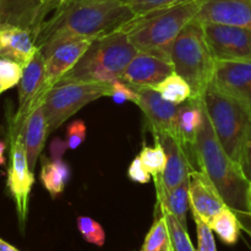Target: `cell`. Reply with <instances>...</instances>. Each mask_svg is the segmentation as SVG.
Listing matches in <instances>:
<instances>
[{
    "mask_svg": "<svg viewBox=\"0 0 251 251\" xmlns=\"http://www.w3.org/2000/svg\"><path fill=\"white\" fill-rule=\"evenodd\" d=\"M154 141H156V146H144L139 157L147 172L153 176L154 180H157L161 178L166 169L167 153L162 142L158 140H154Z\"/></svg>",
    "mask_w": 251,
    "mask_h": 251,
    "instance_id": "cell-27",
    "label": "cell"
},
{
    "mask_svg": "<svg viewBox=\"0 0 251 251\" xmlns=\"http://www.w3.org/2000/svg\"><path fill=\"white\" fill-rule=\"evenodd\" d=\"M127 1L135 14L142 15L149 11H153V10L164 9V7L173 6V5L196 1V0H127Z\"/></svg>",
    "mask_w": 251,
    "mask_h": 251,
    "instance_id": "cell-31",
    "label": "cell"
},
{
    "mask_svg": "<svg viewBox=\"0 0 251 251\" xmlns=\"http://www.w3.org/2000/svg\"><path fill=\"white\" fill-rule=\"evenodd\" d=\"M110 82L97 81H60L46 95L43 110L49 134L60 127L69 118L88 103L102 97H110Z\"/></svg>",
    "mask_w": 251,
    "mask_h": 251,
    "instance_id": "cell-7",
    "label": "cell"
},
{
    "mask_svg": "<svg viewBox=\"0 0 251 251\" xmlns=\"http://www.w3.org/2000/svg\"><path fill=\"white\" fill-rule=\"evenodd\" d=\"M171 63L174 73L190 86V98L203 100L206 90L213 82L216 59L206 41L202 22L194 19L180 32L172 48Z\"/></svg>",
    "mask_w": 251,
    "mask_h": 251,
    "instance_id": "cell-4",
    "label": "cell"
},
{
    "mask_svg": "<svg viewBox=\"0 0 251 251\" xmlns=\"http://www.w3.org/2000/svg\"><path fill=\"white\" fill-rule=\"evenodd\" d=\"M173 73L174 69L172 63L137 50L120 80L131 86L134 90L146 87L153 88Z\"/></svg>",
    "mask_w": 251,
    "mask_h": 251,
    "instance_id": "cell-14",
    "label": "cell"
},
{
    "mask_svg": "<svg viewBox=\"0 0 251 251\" xmlns=\"http://www.w3.org/2000/svg\"><path fill=\"white\" fill-rule=\"evenodd\" d=\"M226 206L220 191L207 174L201 169H194L190 173V208L193 215L199 216L210 226Z\"/></svg>",
    "mask_w": 251,
    "mask_h": 251,
    "instance_id": "cell-15",
    "label": "cell"
},
{
    "mask_svg": "<svg viewBox=\"0 0 251 251\" xmlns=\"http://www.w3.org/2000/svg\"><path fill=\"white\" fill-rule=\"evenodd\" d=\"M46 0H0V25L21 27L37 36L46 22Z\"/></svg>",
    "mask_w": 251,
    "mask_h": 251,
    "instance_id": "cell-16",
    "label": "cell"
},
{
    "mask_svg": "<svg viewBox=\"0 0 251 251\" xmlns=\"http://www.w3.org/2000/svg\"><path fill=\"white\" fill-rule=\"evenodd\" d=\"M244 229L247 230V233L250 235V239H251V226H245Z\"/></svg>",
    "mask_w": 251,
    "mask_h": 251,
    "instance_id": "cell-41",
    "label": "cell"
},
{
    "mask_svg": "<svg viewBox=\"0 0 251 251\" xmlns=\"http://www.w3.org/2000/svg\"><path fill=\"white\" fill-rule=\"evenodd\" d=\"M5 150H6V142L0 141V166H4L5 164Z\"/></svg>",
    "mask_w": 251,
    "mask_h": 251,
    "instance_id": "cell-39",
    "label": "cell"
},
{
    "mask_svg": "<svg viewBox=\"0 0 251 251\" xmlns=\"http://www.w3.org/2000/svg\"><path fill=\"white\" fill-rule=\"evenodd\" d=\"M87 135V127L83 120L76 119L69 124L66 129V142L70 150H76L83 144Z\"/></svg>",
    "mask_w": 251,
    "mask_h": 251,
    "instance_id": "cell-34",
    "label": "cell"
},
{
    "mask_svg": "<svg viewBox=\"0 0 251 251\" xmlns=\"http://www.w3.org/2000/svg\"><path fill=\"white\" fill-rule=\"evenodd\" d=\"M4 92V90H2V87H1V85H0V95H1V93Z\"/></svg>",
    "mask_w": 251,
    "mask_h": 251,
    "instance_id": "cell-42",
    "label": "cell"
},
{
    "mask_svg": "<svg viewBox=\"0 0 251 251\" xmlns=\"http://www.w3.org/2000/svg\"><path fill=\"white\" fill-rule=\"evenodd\" d=\"M203 107L217 139L228 156L239 164L245 140L251 129V117L237 100L211 83L203 95Z\"/></svg>",
    "mask_w": 251,
    "mask_h": 251,
    "instance_id": "cell-6",
    "label": "cell"
},
{
    "mask_svg": "<svg viewBox=\"0 0 251 251\" xmlns=\"http://www.w3.org/2000/svg\"><path fill=\"white\" fill-rule=\"evenodd\" d=\"M203 100L189 98L179 107L178 113V140L186 150L194 162H196L195 145L198 134L203 123ZM199 168V167H198Z\"/></svg>",
    "mask_w": 251,
    "mask_h": 251,
    "instance_id": "cell-20",
    "label": "cell"
},
{
    "mask_svg": "<svg viewBox=\"0 0 251 251\" xmlns=\"http://www.w3.org/2000/svg\"><path fill=\"white\" fill-rule=\"evenodd\" d=\"M202 24H222L251 31V0H206L195 17Z\"/></svg>",
    "mask_w": 251,
    "mask_h": 251,
    "instance_id": "cell-17",
    "label": "cell"
},
{
    "mask_svg": "<svg viewBox=\"0 0 251 251\" xmlns=\"http://www.w3.org/2000/svg\"><path fill=\"white\" fill-rule=\"evenodd\" d=\"M195 153L199 169L207 174L220 191L226 205L239 217L251 218L248 201L250 183L243 174L239 164L228 156L218 141L205 107L203 123L196 140Z\"/></svg>",
    "mask_w": 251,
    "mask_h": 251,
    "instance_id": "cell-2",
    "label": "cell"
},
{
    "mask_svg": "<svg viewBox=\"0 0 251 251\" xmlns=\"http://www.w3.org/2000/svg\"><path fill=\"white\" fill-rule=\"evenodd\" d=\"M161 142L166 150L167 164L161 178L154 180L157 198L171 193L190 176L194 169H196L194 168L195 162L179 140L167 136Z\"/></svg>",
    "mask_w": 251,
    "mask_h": 251,
    "instance_id": "cell-13",
    "label": "cell"
},
{
    "mask_svg": "<svg viewBox=\"0 0 251 251\" xmlns=\"http://www.w3.org/2000/svg\"><path fill=\"white\" fill-rule=\"evenodd\" d=\"M206 0L183 2L136 15L120 31L125 32L139 51L171 63L172 48L186 25L199 14Z\"/></svg>",
    "mask_w": 251,
    "mask_h": 251,
    "instance_id": "cell-3",
    "label": "cell"
},
{
    "mask_svg": "<svg viewBox=\"0 0 251 251\" xmlns=\"http://www.w3.org/2000/svg\"><path fill=\"white\" fill-rule=\"evenodd\" d=\"M213 82L237 100L251 117V61L216 60Z\"/></svg>",
    "mask_w": 251,
    "mask_h": 251,
    "instance_id": "cell-12",
    "label": "cell"
},
{
    "mask_svg": "<svg viewBox=\"0 0 251 251\" xmlns=\"http://www.w3.org/2000/svg\"><path fill=\"white\" fill-rule=\"evenodd\" d=\"M198 230V248L196 251H217L215 237L210 226L203 222L199 216L193 215Z\"/></svg>",
    "mask_w": 251,
    "mask_h": 251,
    "instance_id": "cell-33",
    "label": "cell"
},
{
    "mask_svg": "<svg viewBox=\"0 0 251 251\" xmlns=\"http://www.w3.org/2000/svg\"><path fill=\"white\" fill-rule=\"evenodd\" d=\"M19 108L10 126V136L21 132L27 118L44 102L49 88L46 83V58L39 50L24 68L19 82Z\"/></svg>",
    "mask_w": 251,
    "mask_h": 251,
    "instance_id": "cell-8",
    "label": "cell"
},
{
    "mask_svg": "<svg viewBox=\"0 0 251 251\" xmlns=\"http://www.w3.org/2000/svg\"><path fill=\"white\" fill-rule=\"evenodd\" d=\"M69 149L68 142L64 141L60 137H54L49 144V154H50L51 161H60L63 159L64 153Z\"/></svg>",
    "mask_w": 251,
    "mask_h": 251,
    "instance_id": "cell-37",
    "label": "cell"
},
{
    "mask_svg": "<svg viewBox=\"0 0 251 251\" xmlns=\"http://www.w3.org/2000/svg\"><path fill=\"white\" fill-rule=\"evenodd\" d=\"M10 167L7 169V189L16 205L17 218L21 232H25L27 216H28L29 194L34 183L33 172L31 171L25 149L22 131L10 136Z\"/></svg>",
    "mask_w": 251,
    "mask_h": 251,
    "instance_id": "cell-9",
    "label": "cell"
},
{
    "mask_svg": "<svg viewBox=\"0 0 251 251\" xmlns=\"http://www.w3.org/2000/svg\"><path fill=\"white\" fill-rule=\"evenodd\" d=\"M136 53L127 34L119 29L95 39L80 61L60 81L112 82L122 77Z\"/></svg>",
    "mask_w": 251,
    "mask_h": 251,
    "instance_id": "cell-5",
    "label": "cell"
},
{
    "mask_svg": "<svg viewBox=\"0 0 251 251\" xmlns=\"http://www.w3.org/2000/svg\"><path fill=\"white\" fill-rule=\"evenodd\" d=\"M140 251H172V238L168 223L162 212L157 211L156 220L150 228Z\"/></svg>",
    "mask_w": 251,
    "mask_h": 251,
    "instance_id": "cell-25",
    "label": "cell"
},
{
    "mask_svg": "<svg viewBox=\"0 0 251 251\" xmlns=\"http://www.w3.org/2000/svg\"><path fill=\"white\" fill-rule=\"evenodd\" d=\"M37 51L38 48L31 32L21 27L0 25V58L16 61L25 68Z\"/></svg>",
    "mask_w": 251,
    "mask_h": 251,
    "instance_id": "cell-19",
    "label": "cell"
},
{
    "mask_svg": "<svg viewBox=\"0 0 251 251\" xmlns=\"http://www.w3.org/2000/svg\"><path fill=\"white\" fill-rule=\"evenodd\" d=\"M140 96L139 107L142 110L154 140L162 141L172 136L178 140V113L180 104L164 100L154 88L136 90Z\"/></svg>",
    "mask_w": 251,
    "mask_h": 251,
    "instance_id": "cell-11",
    "label": "cell"
},
{
    "mask_svg": "<svg viewBox=\"0 0 251 251\" xmlns=\"http://www.w3.org/2000/svg\"><path fill=\"white\" fill-rule=\"evenodd\" d=\"M21 131L22 136H24L28 166L31 171L33 172L36 168L38 157L41 156L42 150L46 144L47 136L49 134L48 123H47L46 114H44L43 104L34 109L32 114L27 118Z\"/></svg>",
    "mask_w": 251,
    "mask_h": 251,
    "instance_id": "cell-21",
    "label": "cell"
},
{
    "mask_svg": "<svg viewBox=\"0 0 251 251\" xmlns=\"http://www.w3.org/2000/svg\"><path fill=\"white\" fill-rule=\"evenodd\" d=\"M95 39H77L56 47L46 58V83L50 90L73 70Z\"/></svg>",
    "mask_w": 251,
    "mask_h": 251,
    "instance_id": "cell-18",
    "label": "cell"
},
{
    "mask_svg": "<svg viewBox=\"0 0 251 251\" xmlns=\"http://www.w3.org/2000/svg\"><path fill=\"white\" fill-rule=\"evenodd\" d=\"M77 228L81 235L87 243L97 247H103L105 242V233L102 226L91 217L80 216L77 217Z\"/></svg>",
    "mask_w": 251,
    "mask_h": 251,
    "instance_id": "cell-29",
    "label": "cell"
},
{
    "mask_svg": "<svg viewBox=\"0 0 251 251\" xmlns=\"http://www.w3.org/2000/svg\"><path fill=\"white\" fill-rule=\"evenodd\" d=\"M206 41L216 60L251 61V31L222 24H203Z\"/></svg>",
    "mask_w": 251,
    "mask_h": 251,
    "instance_id": "cell-10",
    "label": "cell"
},
{
    "mask_svg": "<svg viewBox=\"0 0 251 251\" xmlns=\"http://www.w3.org/2000/svg\"><path fill=\"white\" fill-rule=\"evenodd\" d=\"M212 232L218 235L221 240L227 245H234L240 237L243 223L239 216L230 207L226 206L210 223Z\"/></svg>",
    "mask_w": 251,
    "mask_h": 251,
    "instance_id": "cell-24",
    "label": "cell"
},
{
    "mask_svg": "<svg viewBox=\"0 0 251 251\" xmlns=\"http://www.w3.org/2000/svg\"><path fill=\"white\" fill-rule=\"evenodd\" d=\"M127 0H68L46 20L34 37L44 58L53 49L77 39H97L135 19Z\"/></svg>",
    "mask_w": 251,
    "mask_h": 251,
    "instance_id": "cell-1",
    "label": "cell"
},
{
    "mask_svg": "<svg viewBox=\"0 0 251 251\" xmlns=\"http://www.w3.org/2000/svg\"><path fill=\"white\" fill-rule=\"evenodd\" d=\"M127 176H129V178L132 181L139 184H147L151 180V174L144 167L140 157L132 159V162L129 166V169H127Z\"/></svg>",
    "mask_w": 251,
    "mask_h": 251,
    "instance_id": "cell-35",
    "label": "cell"
},
{
    "mask_svg": "<svg viewBox=\"0 0 251 251\" xmlns=\"http://www.w3.org/2000/svg\"><path fill=\"white\" fill-rule=\"evenodd\" d=\"M0 251H20V250H17L16 248L10 245L9 243H6L5 240H2L1 238H0Z\"/></svg>",
    "mask_w": 251,
    "mask_h": 251,
    "instance_id": "cell-38",
    "label": "cell"
},
{
    "mask_svg": "<svg viewBox=\"0 0 251 251\" xmlns=\"http://www.w3.org/2000/svg\"><path fill=\"white\" fill-rule=\"evenodd\" d=\"M248 201H249V208H250V216H251V183L249 184V193H248Z\"/></svg>",
    "mask_w": 251,
    "mask_h": 251,
    "instance_id": "cell-40",
    "label": "cell"
},
{
    "mask_svg": "<svg viewBox=\"0 0 251 251\" xmlns=\"http://www.w3.org/2000/svg\"><path fill=\"white\" fill-rule=\"evenodd\" d=\"M24 74V66L16 61L0 58V85L6 91L19 85Z\"/></svg>",
    "mask_w": 251,
    "mask_h": 251,
    "instance_id": "cell-30",
    "label": "cell"
},
{
    "mask_svg": "<svg viewBox=\"0 0 251 251\" xmlns=\"http://www.w3.org/2000/svg\"><path fill=\"white\" fill-rule=\"evenodd\" d=\"M157 211L162 212L166 217L167 223H168L169 232H171L172 238V251H196L191 243L190 237H189L188 228L184 227L171 212L167 210H161L157 208Z\"/></svg>",
    "mask_w": 251,
    "mask_h": 251,
    "instance_id": "cell-28",
    "label": "cell"
},
{
    "mask_svg": "<svg viewBox=\"0 0 251 251\" xmlns=\"http://www.w3.org/2000/svg\"><path fill=\"white\" fill-rule=\"evenodd\" d=\"M239 166L242 168V172L245 178H247V180L251 183V129L249 134H248L247 140H245Z\"/></svg>",
    "mask_w": 251,
    "mask_h": 251,
    "instance_id": "cell-36",
    "label": "cell"
},
{
    "mask_svg": "<svg viewBox=\"0 0 251 251\" xmlns=\"http://www.w3.org/2000/svg\"><path fill=\"white\" fill-rule=\"evenodd\" d=\"M157 208L171 212L184 227H188V211L190 210V176L167 195L157 198Z\"/></svg>",
    "mask_w": 251,
    "mask_h": 251,
    "instance_id": "cell-22",
    "label": "cell"
},
{
    "mask_svg": "<svg viewBox=\"0 0 251 251\" xmlns=\"http://www.w3.org/2000/svg\"><path fill=\"white\" fill-rule=\"evenodd\" d=\"M71 176L70 167L63 159L44 161L41 169V181L53 199L63 194Z\"/></svg>",
    "mask_w": 251,
    "mask_h": 251,
    "instance_id": "cell-23",
    "label": "cell"
},
{
    "mask_svg": "<svg viewBox=\"0 0 251 251\" xmlns=\"http://www.w3.org/2000/svg\"><path fill=\"white\" fill-rule=\"evenodd\" d=\"M110 85H112V93H110V97L113 98V100H114L115 103L123 104V103L125 102H132L139 104V92H137L136 90H134L131 86L126 85V83H125L124 81L120 80V78L112 81Z\"/></svg>",
    "mask_w": 251,
    "mask_h": 251,
    "instance_id": "cell-32",
    "label": "cell"
},
{
    "mask_svg": "<svg viewBox=\"0 0 251 251\" xmlns=\"http://www.w3.org/2000/svg\"><path fill=\"white\" fill-rule=\"evenodd\" d=\"M154 90L172 103L181 104L191 97V88L189 83L176 73L171 74L161 83L154 86Z\"/></svg>",
    "mask_w": 251,
    "mask_h": 251,
    "instance_id": "cell-26",
    "label": "cell"
}]
</instances>
